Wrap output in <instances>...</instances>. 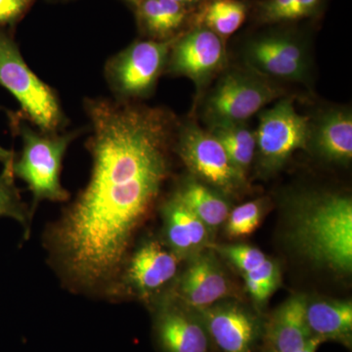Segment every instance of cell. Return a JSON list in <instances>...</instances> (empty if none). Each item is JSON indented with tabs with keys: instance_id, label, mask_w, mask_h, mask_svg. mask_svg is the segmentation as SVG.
I'll use <instances>...</instances> for the list:
<instances>
[{
	"instance_id": "obj_1",
	"label": "cell",
	"mask_w": 352,
	"mask_h": 352,
	"mask_svg": "<svg viewBox=\"0 0 352 352\" xmlns=\"http://www.w3.org/2000/svg\"><path fill=\"white\" fill-rule=\"evenodd\" d=\"M85 110L91 175L45 245L67 288L113 298L132 237L170 175L175 122L164 109L135 101L88 98Z\"/></svg>"
},
{
	"instance_id": "obj_2",
	"label": "cell",
	"mask_w": 352,
	"mask_h": 352,
	"mask_svg": "<svg viewBox=\"0 0 352 352\" xmlns=\"http://www.w3.org/2000/svg\"><path fill=\"white\" fill-rule=\"evenodd\" d=\"M295 236L307 258L336 272L352 268V201L340 194L310 195L300 201Z\"/></svg>"
},
{
	"instance_id": "obj_3",
	"label": "cell",
	"mask_w": 352,
	"mask_h": 352,
	"mask_svg": "<svg viewBox=\"0 0 352 352\" xmlns=\"http://www.w3.org/2000/svg\"><path fill=\"white\" fill-rule=\"evenodd\" d=\"M16 131L22 138V151L14 160V177L20 178L32 192V212L39 201H66L69 194L62 186V162L78 131L46 133L15 118Z\"/></svg>"
},
{
	"instance_id": "obj_4",
	"label": "cell",
	"mask_w": 352,
	"mask_h": 352,
	"mask_svg": "<svg viewBox=\"0 0 352 352\" xmlns=\"http://www.w3.org/2000/svg\"><path fill=\"white\" fill-rule=\"evenodd\" d=\"M0 85L19 102L21 117L39 131L46 133L63 131L67 120L56 92L32 71L14 39L1 31Z\"/></svg>"
},
{
	"instance_id": "obj_5",
	"label": "cell",
	"mask_w": 352,
	"mask_h": 352,
	"mask_svg": "<svg viewBox=\"0 0 352 352\" xmlns=\"http://www.w3.org/2000/svg\"><path fill=\"white\" fill-rule=\"evenodd\" d=\"M283 89L251 69L227 71L204 101V118L208 124L245 122L273 100L283 97Z\"/></svg>"
},
{
	"instance_id": "obj_6",
	"label": "cell",
	"mask_w": 352,
	"mask_h": 352,
	"mask_svg": "<svg viewBox=\"0 0 352 352\" xmlns=\"http://www.w3.org/2000/svg\"><path fill=\"white\" fill-rule=\"evenodd\" d=\"M175 39L134 41L108 60L104 72L116 99L135 101L153 94Z\"/></svg>"
},
{
	"instance_id": "obj_7",
	"label": "cell",
	"mask_w": 352,
	"mask_h": 352,
	"mask_svg": "<svg viewBox=\"0 0 352 352\" xmlns=\"http://www.w3.org/2000/svg\"><path fill=\"white\" fill-rule=\"evenodd\" d=\"M309 119L296 110L294 99L281 97L273 107L259 113L256 131L259 166L266 173L281 168L296 151L309 144Z\"/></svg>"
},
{
	"instance_id": "obj_8",
	"label": "cell",
	"mask_w": 352,
	"mask_h": 352,
	"mask_svg": "<svg viewBox=\"0 0 352 352\" xmlns=\"http://www.w3.org/2000/svg\"><path fill=\"white\" fill-rule=\"evenodd\" d=\"M176 151L189 170L226 193L244 188L245 175L232 164L219 140L193 122L178 129Z\"/></svg>"
},
{
	"instance_id": "obj_9",
	"label": "cell",
	"mask_w": 352,
	"mask_h": 352,
	"mask_svg": "<svg viewBox=\"0 0 352 352\" xmlns=\"http://www.w3.org/2000/svg\"><path fill=\"white\" fill-rule=\"evenodd\" d=\"M245 65L265 78L303 82L309 76V57L300 38L288 32H270L251 39L244 50Z\"/></svg>"
},
{
	"instance_id": "obj_10",
	"label": "cell",
	"mask_w": 352,
	"mask_h": 352,
	"mask_svg": "<svg viewBox=\"0 0 352 352\" xmlns=\"http://www.w3.org/2000/svg\"><path fill=\"white\" fill-rule=\"evenodd\" d=\"M226 63L223 39L203 25L175 39L166 69L186 76L201 90Z\"/></svg>"
},
{
	"instance_id": "obj_11",
	"label": "cell",
	"mask_w": 352,
	"mask_h": 352,
	"mask_svg": "<svg viewBox=\"0 0 352 352\" xmlns=\"http://www.w3.org/2000/svg\"><path fill=\"white\" fill-rule=\"evenodd\" d=\"M179 256L157 241H147L126 261L120 275L118 294L122 287L147 298L175 277Z\"/></svg>"
},
{
	"instance_id": "obj_12",
	"label": "cell",
	"mask_w": 352,
	"mask_h": 352,
	"mask_svg": "<svg viewBox=\"0 0 352 352\" xmlns=\"http://www.w3.org/2000/svg\"><path fill=\"white\" fill-rule=\"evenodd\" d=\"M210 339L222 352H252L258 324L251 314L232 305H212L198 310Z\"/></svg>"
},
{
	"instance_id": "obj_13",
	"label": "cell",
	"mask_w": 352,
	"mask_h": 352,
	"mask_svg": "<svg viewBox=\"0 0 352 352\" xmlns=\"http://www.w3.org/2000/svg\"><path fill=\"white\" fill-rule=\"evenodd\" d=\"M230 292L228 280L212 256H200L193 261L178 283L183 302L197 311L212 307Z\"/></svg>"
},
{
	"instance_id": "obj_14",
	"label": "cell",
	"mask_w": 352,
	"mask_h": 352,
	"mask_svg": "<svg viewBox=\"0 0 352 352\" xmlns=\"http://www.w3.org/2000/svg\"><path fill=\"white\" fill-rule=\"evenodd\" d=\"M156 330L166 352H208L210 336L201 319L175 307H166L157 315Z\"/></svg>"
},
{
	"instance_id": "obj_15",
	"label": "cell",
	"mask_w": 352,
	"mask_h": 352,
	"mask_svg": "<svg viewBox=\"0 0 352 352\" xmlns=\"http://www.w3.org/2000/svg\"><path fill=\"white\" fill-rule=\"evenodd\" d=\"M307 303L305 296H292L271 315L265 327L271 352L298 351L311 337L307 320Z\"/></svg>"
},
{
	"instance_id": "obj_16",
	"label": "cell",
	"mask_w": 352,
	"mask_h": 352,
	"mask_svg": "<svg viewBox=\"0 0 352 352\" xmlns=\"http://www.w3.org/2000/svg\"><path fill=\"white\" fill-rule=\"evenodd\" d=\"M310 144L322 157L338 163L352 157V116L349 109H332L311 124Z\"/></svg>"
},
{
	"instance_id": "obj_17",
	"label": "cell",
	"mask_w": 352,
	"mask_h": 352,
	"mask_svg": "<svg viewBox=\"0 0 352 352\" xmlns=\"http://www.w3.org/2000/svg\"><path fill=\"white\" fill-rule=\"evenodd\" d=\"M164 234L176 256L193 254L207 244L208 228L175 196L164 205Z\"/></svg>"
},
{
	"instance_id": "obj_18",
	"label": "cell",
	"mask_w": 352,
	"mask_h": 352,
	"mask_svg": "<svg viewBox=\"0 0 352 352\" xmlns=\"http://www.w3.org/2000/svg\"><path fill=\"white\" fill-rule=\"evenodd\" d=\"M307 320L312 336L325 340H338L346 346H351V302L320 300L307 303Z\"/></svg>"
},
{
	"instance_id": "obj_19",
	"label": "cell",
	"mask_w": 352,
	"mask_h": 352,
	"mask_svg": "<svg viewBox=\"0 0 352 352\" xmlns=\"http://www.w3.org/2000/svg\"><path fill=\"white\" fill-rule=\"evenodd\" d=\"M143 31L156 41H168L186 20L187 7L175 0H142L136 6Z\"/></svg>"
},
{
	"instance_id": "obj_20",
	"label": "cell",
	"mask_w": 352,
	"mask_h": 352,
	"mask_svg": "<svg viewBox=\"0 0 352 352\" xmlns=\"http://www.w3.org/2000/svg\"><path fill=\"white\" fill-rule=\"evenodd\" d=\"M175 197L208 228L221 226L230 212L228 203L214 190L198 180L190 179L183 183Z\"/></svg>"
},
{
	"instance_id": "obj_21",
	"label": "cell",
	"mask_w": 352,
	"mask_h": 352,
	"mask_svg": "<svg viewBox=\"0 0 352 352\" xmlns=\"http://www.w3.org/2000/svg\"><path fill=\"white\" fill-rule=\"evenodd\" d=\"M208 131L219 141L234 166L245 175L256 154V131L245 122L212 124Z\"/></svg>"
},
{
	"instance_id": "obj_22",
	"label": "cell",
	"mask_w": 352,
	"mask_h": 352,
	"mask_svg": "<svg viewBox=\"0 0 352 352\" xmlns=\"http://www.w3.org/2000/svg\"><path fill=\"white\" fill-rule=\"evenodd\" d=\"M245 16L247 6L240 0H210L201 14V25L223 39L239 30Z\"/></svg>"
},
{
	"instance_id": "obj_23",
	"label": "cell",
	"mask_w": 352,
	"mask_h": 352,
	"mask_svg": "<svg viewBox=\"0 0 352 352\" xmlns=\"http://www.w3.org/2000/svg\"><path fill=\"white\" fill-rule=\"evenodd\" d=\"M11 217L19 222L25 229V235H29L32 214L23 203L16 188L12 168H4L0 175V217Z\"/></svg>"
},
{
	"instance_id": "obj_24",
	"label": "cell",
	"mask_w": 352,
	"mask_h": 352,
	"mask_svg": "<svg viewBox=\"0 0 352 352\" xmlns=\"http://www.w3.org/2000/svg\"><path fill=\"white\" fill-rule=\"evenodd\" d=\"M242 275L245 289L258 303L265 302L270 298L280 281L279 267L270 258Z\"/></svg>"
},
{
	"instance_id": "obj_25",
	"label": "cell",
	"mask_w": 352,
	"mask_h": 352,
	"mask_svg": "<svg viewBox=\"0 0 352 352\" xmlns=\"http://www.w3.org/2000/svg\"><path fill=\"white\" fill-rule=\"evenodd\" d=\"M261 215L263 205L259 201H248L238 206L227 217V234L232 238L251 235L261 223Z\"/></svg>"
},
{
	"instance_id": "obj_26",
	"label": "cell",
	"mask_w": 352,
	"mask_h": 352,
	"mask_svg": "<svg viewBox=\"0 0 352 352\" xmlns=\"http://www.w3.org/2000/svg\"><path fill=\"white\" fill-rule=\"evenodd\" d=\"M219 252L240 271L242 274L249 272L266 261L265 254L261 250L251 245H236L219 247Z\"/></svg>"
},
{
	"instance_id": "obj_27",
	"label": "cell",
	"mask_w": 352,
	"mask_h": 352,
	"mask_svg": "<svg viewBox=\"0 0 352 352\" xmlns=\"http://www.w3.org/2000/svg\"><path fill=\"white\" fill-rule=\"evenodd\" d=\"M34 0H0V25L12 24L31 6Z\"/></svg>"
},
{
	"instance_id": "obj_28",
	"label": "cell",
	"mask_w": 352,
	"mask_h": 352,
	"mask_svg": "<svg viewBox=\"0 0 352 352\" xmlns=\"http://www.w3.org/2000/svg\"><path fill=\"white\" fill-rule=\"evenodd\" d=\"M324 0H292L286 22L311 17L320 10Z\"/></svg>"
},
{
	"instance_id": "obj_29",
	"label": "cell",
	"mask_w": 352,
	"mask_h": 352,
	"mask_svg": "<svg viewBox=\"0 0 352 352\" xmlns=\"http://www.w3.org/2000/svg\"><path fill=\"white\" fill-rule=\"evenodd\" d=\"M324 342H326V340L322 339V338L317 337V336H311L300 349L294 352H316L318 347L320 346Z\"/></svg>"
},
{
	"instance_id": "obj_30",
	"label": "cell",
	"mask_w": 352,
	"mask_h": 352,
	"mask_svg": "<svg viewBox=\"0 0 352 352\" xmlns=\"http://www.w3.org/2000/svg\"><path fill=\"white\" fill-rule=\"evenodd\" d=\"M14 160H15L14 153L0 146V162L4 164V168H12Z\"/></svg>"
},
{
	"instance_id": "obj_31",
	"label": "cell",
	"mask_w": 352,
	"mask_h": 352,
	"mask_svg": "<svg viewBox=\"0 0 352 352\" xmlns=\"http://www.w3.org/2000/svg\"><path fill=\"white\" fill-rule=\"evenodd\" d=\"M175 1L178 2V3L182 4L185 7L189 6H193V4L198 3L201 0H175Z\"/></svg>"
},
{
	"instance_id": "obj_32",
	"label": "cell",
	"mask_w": 352,
	"mask_h": 352,
	"mask_svg": "<svg viewBox=\"0 0 352 352\" xmlns=\"http://www.w3.org/2000/svg\"><path fill=\"white\" fill-rule=\"evenodd\" d=\"M129 3L133 4V6H138L142 0H126Z\"/></svg>"
},
{
	"instance_id": "obj_33",
	"label": "cell",
	"mask_w": 352,
	"mask_h": 352,
	"mask_svg": "<svg viewBox=\"0 0 352 352\" xmlns=\"http://www.w3.org/2000/svg\"><path fill=\"white\" fill-rule=\"evenodd\" d=\"M271 352V351H270Z\"/></svg>"
}]
</instances>
